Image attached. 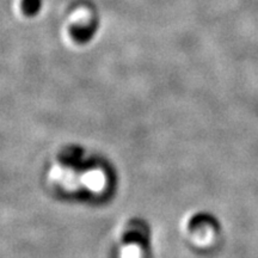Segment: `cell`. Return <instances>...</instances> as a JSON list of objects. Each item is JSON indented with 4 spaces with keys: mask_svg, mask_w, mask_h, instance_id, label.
Masks as SVG:
<instances>
[{
    "mask_svg": "<svg viewBox=\"0 0 258 258\" xmlns=\"http://www.w3.org/2000/svg\"><path fill=\"white\" fill-rule=\"evenodd\" d=\"M23 6L27 14H36L38 10H40L41 0H25Z\"/></svg>",
    "mask_w": 258,
    "mask_h": 258,
    "instance_id": "1",
    "label": "cell"
}]
</instances>
